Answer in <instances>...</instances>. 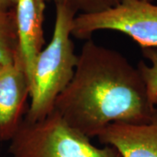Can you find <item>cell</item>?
Returning <instances> with one entry per match:
<instances>
[{
  "label": "cell",
  "mask_w": 157,
  "mask_h": 157,
  "mask_svg": "<svg viewBox=\"0 0 157 157\" xmlns=\"http://www.w3.org/2000/svg\"><path fill=\"white\" fill-rule=\"evenodd\" d=\"M11 157H121L111 146H94L52 110L37 121L24 119L9 147Z\"/></svg>",
  "instance_id": "obj_3"
},
{
  "label": "cell",
  "mask_w": 157,
  "mask_h": 157,
  "mask_svg": "<svg viewBox=\"0 0 157 157\" xmlns=\"http://www.w3.org/2000/svg\"><path fill=\"white\" fill-rule=\"evenodd\" d=\"M0 8L1 9H11L7 0H0Z\"/></svg>",
  "instance_id": "obj_11"
},
{
  "label": "cell",
  "mask_w": 157,
  "mask_h": 157,
  "mask_svg": "<svg viewBox=\"0 0 157 157\" xmlns=\"http://www.w3.org/2000/svg\"><path fill=\"white\" fill-rule=\"evenodd\" d=\"M16 13L19 48L24 66L31 82L36 58L42 50L44 39L45 0H7Z\"/></svg>",
  "instance_id": "obj_7"
},
{
  "label": "cell",
  "mask_w": 157,
  "mask_h": 157,
  "mask_svg": "<svg viewBox=\"0 0 157 157\" xmlns=\"http://www.w3.org/2000/svg\"><path fill=\"white\" fill-rule=\"evenodd\" d=\"M55 8L52 39L35 60L31 103L25 116L27 121H40L52 112L57 98L72 80L78 61L71 38L77 14L65 6H56Z\"/></svg>",
  "instance_id": "obj_2"
},
{
  "label": "cell",
  "mask_w": 157,
  "mask_h": 157,
  "mask_svg": "<svg viewBox=\"0 0 157 157\" xmlns=\"http://www.w3.org/2000/svg\"><path fill=\"white\" fill-rule=\"evenodd\" d=\"M156 109L139 69L121 52L91 39L82 46L73 78L53 107L89 138L113 123H146Z\"/></svg>",
  "instance_id": "obj_1"
},
{
  "label": "cell",
  "mask_w": 157,
  "mask_h": 157,
  "mask_svg": "<svg viewBox=\"0 0 157 157\" xmlns=\"http://www.w3.org/2000/svg\"><path fill=\"white\" fill-rule=\"evenodd\" d=\"M103 30L128 36L140 49L157 47V5L147 0H121L106 11L78 14L73 20L72 36L86 40Z\"/></svg>",
  "instance_id": "obj_4"
},
{
  "label": "cell",
  "mask_w": 157,
  "mask_h": 157,
  "mask_svg": "<svg viewBox=\"0 0 157 157\" xmlns=\"http://www.w3.org/2000/svg\"><path fill=\"white\" fill-rule=\"evenodd\" d=\"M45 2H52L55 6H65L78 15L106 11L117 6L121 0H45Z\"/></svg>",
  "instance_id": "obj_10"
},
{
  "label": "cell",
  "mask_w": 157,
  "mask_h": 157,
  "mask_svg": "<svg viewBox=\"0 0 157 157\" xmlns=\"http://www.w3.org/2000/svg\"><path fill=\"white\" fill-rule=\"evenodd\" d=\"M147 1H150V2H153V0H147Z\"/></svg>",
  "instance_id": "obj_12"
},
{
  "label": "cell",
  "mask_w": 157,
  "mask_h": 157,
  "mask_svg": "<svg viewBox=\"0 0 157 157\" xmlns=\"http://www.w3.org/2000/svg\"><path fill=\"white\" fill-rule=\"evenodd\" d=\"M97 138L121 157H157V109L146 123H113Z\"/></svg>",
  "instance_id": "obj_6"
},
{
  "label": "cell",
  "mask_w": 157,
  "mask_h": 157,
  "mask_svg": "<svg viewBox=\"0 0 157 157\" xmlns=\"http://www.w3.org/2000/svg\"><path fill=\"white\" fill-rule=\"evenodd\" d=\"M19 54V36L15 11L13 8H0V67L13 63Z\"/></svg>",
  "instance_id": "obj_8"
},
{
  "label": "cell",
  "mask_w": 157,
  "mask_h": 157,
  "mask_svg": "<svg viewBox=\"0 0 157 157\" xmlns=\"http://www.w3.org/2000/svg\"><path fill=\"white\" fill-rule=\"evenodd\" d=\"M143 57L149 61V65L140 61L137 68L146 85L148 98L154 106L157 105V47L141 49Z\"/></svg>",
  "instance_id": "obj_9"
},
{
  "label": "cell",
  "mask_w": 157,
  "mask_h": 157,
  "mask_svg": "<svg viewBox=\"0 0 157 157\" xmlns=\"http://www.w3.org/2000/svg\"><path fill=\"white\" fill-rule=\"evenodd\" d=\"M31 82L21 55L0 67V141H11L23 122L28 107Z\"/></svg>",
  "instance_id": "obj_5"
}]
</instances>
